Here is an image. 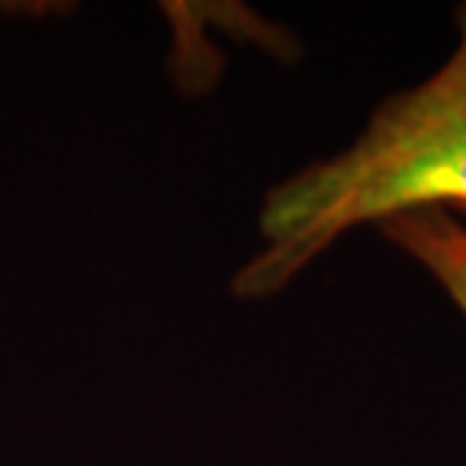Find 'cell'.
I'll use <instances>...</instances> for the list:
<instances>
[{
	"instance_id": "2",
	"label": "cell",
	"mask_w": 466,
	"mask_h": 466,
	"mask_svg": "<svg viewBox=\"0 0 466 466\" xmlns=\"http://www.w3.org/2000/svg\"><path fill=\"white\" fill-rule=\"evenodd\" d=\"M442 288L466 321V225L451 212H412L379 228Z\"/></svg>"
},
{
	"instance_id": "1",
	"label": "cell",
	"mask_w": 466,
	"mask_h": 466,
	"mask_svg": "<svg viewBox=\"0 0 466 466\" xmlns=\"http://www.w3.org/2000/svg\"><path fill=\"white\" fill-rule=\"evenodd\" d=\"M454 49L418 86L376 106L342 152L279 182L264 198V248L233 276L239 300L288 288L333 242L412 212H466V4Z\"/></svg>"
},
{
	"instance_id": "3",
	"label": "cell",
	"mask_w": 466,
	"mask_h": 466,
	"mask_svg": "<svg viewBox=\"0 0 466 466\" xmlns=\"http://www.w3.org/2000/svg\"><path fill=\"white\" fill-rule=\"evenodd\" d=\"M461 221H463V225H466V212H463V216H461Z\"/></svg>"
}]
</instances>
